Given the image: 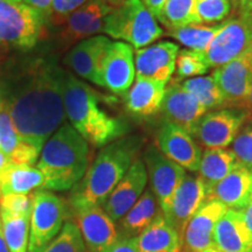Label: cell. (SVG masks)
Wrapping results in <instances>:
<instances>
[{
    "label": "cell",
    "mask_w": 252,
    "mask_h": 252,
    "mask_svg": "<svg viewBox=\"0 0 252 252\" xmlns=\"http://www.w3.org/2000/svg\"><path fill=\"white\" fill-rule=\"evenodd\" d=\"M113 8L106 0H88L63 24L60 33L63 45H72L103 33L105 19Z\"/></svg>",
    "instance_id": "cell-13"
},
{
    "label": "cell",
    "mask_w": 252,
    "mask_h": 252,
    "mask_svg": "<svg viewBox=\"0 0 252 252\" xmlns=\"http://www.w3.org/2000/svg\"><path fill=\"white\" fill-rule=\"evenodd\" d=\"M135 80L133 47L112 41L100 68V87L117 96H125Z\"/></svg>",
    "instance_id": "cell-11"
},
{
    "label": "cell",
    "mask_w": 252,
    "mask_h": 252,
    "mask_svg": "<svg viewBox=\"0 0 252 252\" xmlns=\"http://www.w3.org/2000/svg\"><path fill=\"white\" fill-rule=\"evenodd\" d=\"M89 143L69 123H63L41 150L36 168L42 173V189L70 190L89 168Z\"/></svg>",
    "instance_id": "cell-4"
},
{
    "label": "cell",
    "mask_w": 252,
    "mask_h": 252,
    "mask_svg": "<svg viewBox=\"0 0 252 252\" xmlns=\"http://www.w3.org/2000/svg\"><path fill=\"white\" fill-rule=\"evenodd\" d=\"M45 178L36 167L12 163L0 174V196L7 194H32L42 189Z\"/></svg>",
    "instance_id": "cell-28"
},
{
    "label": "cell",
    "mask_w": 252,
    "mask_h": 252,
    "mask_svg": "<svg viewBox=\"0 0 252 252\" xmlns=\"http://www.w3.org/2000/svg\"><path fill=\"white\" fill-rule=\"evenodd\" d=\"M220 24L202 25L193 24L182 26L175 30L166 31L165 35H168L186 47V49L195 50L198 53H206L210 43L219 32Z\"/></svg>",
    "instance_id": "cell-30"
},
{
    "label": "cell",
    "mask_w": 252,
    "mask_h": 252,
    "mask_svg": "<svg viewBox=\"0 0 252 252\" xmlns=\"http://www.w3.org/2000/svg\"><path fill=\"white\" fill-rule=\"evenodd\" d=\"M157 146L163 156L189 172H197L202 151L191 134L172 123L163 122L157 135Z\"/></svg>",
    "instance_id": "cell-17"
},
{
    "label": "cell",
    "mask_w": 252,
    "mask_h": 252,
    "mask_svg": "<svg viewBox=\"0 0 252 252\" xmlns=\"http://www.w3.org/2000/svg\"><path fill=\"white\" fill-rule=\"evenodd\" d=\"M250 53H251V56H252V50H251V52H250Z\"/></svg>",
    "instance_id": "cell-51"
},
{
    "label": "cell",
    "mask_w": 252,
    "mask_h": 252,
    "mask_svg": "<svg viewBox=\"0 0 252 252\" xmlns=\"http://www.w3.org/2000/svg\"><path fill=\"white\" fill-rule=\"evenodd\" d=\"M32 198L28 252H43L64 225L68 207L62 197L46 189L33 191Z\"/></svg>",
    "instance_id": "cell-8"
},
{
    "label": "cell",
    "mask_w": 252,
    "mask_h": 252,
    "mask_svg": "<svg viewBox=\"0 0 252 252\" xmlns=\"http://www.w3.org/2000/svg\"><path fill=\"white\" fill-rule=\"evenodd\" d=\"M213 249L220 252H252V232L241 210L228 209L217 222Z\"/></svg>",
    "instance_id": "cell-22"
},
{
    "label": "cell",
    "mask_w": 252,
    "mask_h": 252,
    "mask_svg": "<svg viewBox=\"0 0 252 252\" xmlns=\"http://www.w3.org/2000/svg\"><path fill=\"white\" fill-rule=\"evenodd\" d=\"M181 83L186 90L194 94L207 111L223 109L222 94L212 75L189 78Z\"/></svg>",
    "instance_id": "cell-33"
},
{
    "label": "cell",
    "mask_w": 252,
    "mask_h": 252,
    "mask_svg": "<svg viewBox=\"0 0 252 252\" xmlns=\"http://www.w3.org/2000/svg\"><path fill=\"white\" fill-rule=\"evenodd\" d=\"M5 1H11V2H24V0H5Z\"/></svg>",
    "instance_id": "cell-50"
},
{
    "label": "cell",
    "mask_w": 252,
    "mask_h": 252,
    "mask_svg": "<svg viewBox=\"0 0 252 252\" xmlns=\"http://www.w3.org/2000/svg\"><path fill=\"white\" fill-rule=\"evenodd\" d=\"M165 93L166 84L162 82L135 77L124 96L125 106L135 116H153L161 109Z\"/></svg>",
    "instance_id": "cell-24"
},
{
    "label": "cell",
    "mask_w": 252,
    "mask_h": 252,
    "mask_svg": "<svg viewBox=\"0 0 252 252\" xmlns=\"http://www.w3.org/2000/svg\"><path fill=\"white\" fill-rule=\"evenodd\" d=\"M87 1L88 0H52L48 25L62 27L69 15Z\"/></svg>",
    "instance_id": "cell-39"
},
{
    "label": "cell",
    "mask_w": 252,
    "mask_h": 252,
    "mask_svg": "<svg viewBox=\"0 0 252 252\" xmlns=\"http://www.w3.org/2000/svg\"><path fill=\"white\" fill-rule=\"evenodd\" d=\"M106 1H108L112 7H118V6H121L123 2H125L126 0H106Z\"/></svg>",
    "instance_id": "cell-48"
},
{
    "label": "cell",
    "mask_w": 252,
    "mask_h": 252,
    "mask_svg": "<svg viewBox=\"0 0 252 252\" xmlns=\"http://www.w3.org/2000/svg\"><path fill=\"white\" fill-rule=\"evenodd\" d=\"M139 252H184L182 237L159 215L137 237Z\"/></svg>",
    "instance_id": "cell-27"
},
{
    "label": "cell",
    "mask_w": 252,
    "mask_h": 252,
    "mask_svg": "<svg viewBox=\"0 0 252 252\" xmlns=\"http://www.w3.org/2000/svg\"><path fill=\"white\" fill-rule=\"evenodd\" d=\"M251 117L245 110H214L201 117L190 134L198 146L206 150L226 149Z\"/></svg>",
    "instance_id": "cell-9"
},
{
    "label": "cell",
    "mask_w": 252,
    "mask_h": 252,
    "mask_svg": "<svg viewBox=\"0 0 252 252\" xmlns=\"http://www.w3.org/2000/svg\"><path fill=\"white\" fill-rule=\"evenodd\" d=\"M0 252H9L7 244H6L4 232H2V224H1V217H0Z\"/></svg>",
    "instance_id": "cell-46"
},
{
    "label": "cell",
    "mask_w": 252,
    "mask_h": 252,
    "mask_svg": "<svg viewBox=\"0 0 252 252\" xmlns=\"http://www.w3.org/2000/svg\"><path fill=\"white\" fill-rule=\"evenodd\" d=\"M207 198L208 191L202 180L198 176L186 174L176 189L168 209L163 213L167 223L182 237L188 222Z\"/></svg>",
    "instance_id": "cell-14"
},
{
    "label": "cell",
    "mask_w": 252,
    "mask_h": 252,
    "mask_svg": "<svg viewBox=\"0 0 252 252\" xmlns=\"http://www.w3.org/2000/svg\"><path fill=\"white\" fill-rule=\"evenodd\" d=\"M0 150L14 163L33 166L39 160L40 151L28 143L15 130L11 117L0 104Z\"/></svg>",
    "instance_id": "cell-25"
},
{
    "label": "cell",
    "mask_w": 252,
    "mask_h": 252,
    "mask_svg": "<svg viewBox=\"0 0 252 252\" xmlns=\"http://www.w3.org/2000/svg\"><path fill=\"white\" fill-rule=\"evenodd\" d=\"M231 151L238 165L252 169V125L242 127L232 141Z\"/></svg>",
    "instance_id": "cell-37"
},
{
    "label": "cell",
    "mask_w": 252,
    "mask_h": 252,
    "mask_svg": "<svg viewBox=\"0 0 252 252\" xmlns=\"http://www.w3.org/2000/svg\"><path fill=\"white\" fill-rule=\"evenodd\" d=\"M243 110H245V111H248L252 116V77H251L250 87H249V93H248L247 99H245Z\"/></svg>",
    "instance_id": "cell-45"
},
{
    "label": "cell",
    "mask_w": 252,
    "mask_h": 252,
    "mask_svg": "<svg viewBox=\"0 0 252 252\" xmlns=\"http://www.w3.org/2000/svg\"><path fill=\"white\" fill-rule=\"evenodd\" d=\"M0 45H1V42H0Z\"/></svg>",
    "instance_id": "cell-52"
},
{
    "label": "cell",
    "mask_w": 252,
    "mask_h": 252,
    "mask_svg": "<svg viewBox=\"0 0 252 252\" xmlns=\"http://www.w3.org/2000/svg\"><path fill=\"white\" fill-rule=\"evenodd\" d=\"M252 195V169L236 165L232 171L208 193V198H215L228 209L243 210Z\"/></svg>",
    "instance_id": "cell-23"
},
{
    "label": "cell",
    "mask_w": 252,
    "mask_h": 252,
    "mask_svg": "<svg viewBox=\"0 0 252 252\" xmlns=\"http://www.w3.org/2000/svg\"><path fill=\"white\" fill-rule=\"evenodd\" d=\"M102 100V94L68 72L63 94L65 117L88 143L96 147H104L128 132L122 119L103 109Z\"/></svg>",
    "instance_id": "cell-3"
},
{
    "label": "cell",
    "mask_w": 252,
    "mask_h": 252,
    "mask_svg": "<svg viewBox=\"0 0 252 252\" xmlns=\"http://www.w3.org/2000/svg\"><path fill=\"white\" fill-rule=\"evenodd\" d=\"M162 210L152 190L146 189L133 207L122 217L118 234L123 237H138Z\"/></svg>",
    "instance_id": "cell-26"
},
{
    "label": "cell",
    "mask_w": 252,
    "mask_h": 252,
    "mask_svg": "<svg viewBox=\"0 0 252 252\" xmlns=\"http://www.w3.org/2000/svg\"><path fill=\"white\" fill-rule=\"evenodd\" d=\"M0 217L9 252H28L31 216H14L0 212Z\"/></svg>",
    "instance_id": "cell-32"
},
{
    "label": "cell",
    "mask_w": 252,
    "mask_h": 252,
    "mask_svg": "<svg viewBox=\"0 0 252 252\" xmlns=\"http://www.w3.org/2000/svg\"><path fill=\"white\" fill-rule=\"evenodd\" d=\"M228 210L215 198H207L194 214L182 235L184 252H203L213 249V235L217 222Z\"/></svg>",
    "instance_id": "cell-20"
},
{
    "label": "cell",
    "mask_w": 252,
    "mask_h": 252,
    "mask_svg": "<svg viewBox=\"0 0 252 252\" xmlns=\"http://www.w3.org/2000/svg\"><path fill=\"white\" fill-rule=\"evenodd\" d=\"M180 48L171 41H160L135 49V77L147 78L167 84L175 72L176 56Z\"/></svg>",
    "instance_id": "cell-16"
},
{
    "label": "cell",
    "mask_w": 252,
    "mask_h": 252,
    "mask_svg": "<svg viewBox=\"0 0 252 252\" xmlns=\"http://www.w3.org/2000/svg\"><path fill=\"white\" fill-rule=\"evenodd\" d=\"M12 163H13V161L0 150V174H1L9 165H12Z\"/></svg>",
    "instance_id": "cell-44"
},
{
    "label": "cell",
    "mask_w": 252,
    "mask_h": 252,
    "mask_svg": "<svg viewBox=\"0 0 252 252\" xmlns=\"http://www.w3.org/2000/svg\"><path fill=\"white\" fill-rule=\"evenodd\" d=\"M157 20L166 31L200 24L195 12V0H167Z\"/></svg>",
    "instance_id": "cell-31"
},
{
    "label": "cell",
    "mask_w": 252,
    "mask_h": 252,
    "mask_svg": "<svg viewBox=\"0 0 252 252\" xmlns=\"http://www.w3.org/2000/svg\"><path fill=\"white\" fill-rule=\"evenodd\" d=\"M237 4V0H235ZM234 0H195V12L198 23L216 25L231 13Z\"/></svg>",
    "instance_id": "cell-36"
},
{
    "label": "cell",
    "mask_w": 252,
    "mask_h": 252,
    "mask_svg": "<svg viewBox=\"0 0 252 252\" xmlns=\"http://www.w3.org/2000/svg\"><path fill=\"white\" fill-rule=\"evenodd\" d=\"M160 111L163 121L172 123L191 133L194 126L208 112L204 106L182 87L181 81L173 77L166 88Z\"/></svg>",
    "instance_id": "cell-15"
},
{
    "label": "cell",
    "mask_w": 252,
    "mask_h": 252,
    "mask_svg": "<svg viewBox=\"0 0 252 252\" xmlns=\"http://www.w3.org/2000/svg\"><path fill=\"white\" fill-rule=\"evenodd\" d=\"M252 50V9L238 7L223 23L204 53L210 68H219Z\"/></svg>",
    "instance_id": "cell-7"
},
{
    "label": "cell",
    "mask_w": 252,
    "mask_h": 252,
    "mask_svg": "<svg viewBox=\"0 0 252 252\" xmlns=\"http://www.w3.org/2000/svg\"><path fill=\"white\" fill-rule=\"evenodd\" d=\"M203 252H220V251H219V250H216V249H208V250H206V251H203Z\"/></svg>",
    "instance_id": "cell-49"
},
{
    "label": "cell",
    "mask_w": 252,
    "mask_h": 252,
    "mask_svg": "<svg viewBox=\"0 0 252 252\" xmlns=\"http://www.w3.org/2000/svg\"><path fill=\"white\" fill-rule=\"evenodd\" d=\"M212 76L222 94L223 109L243 110L252 77L251 53L216 68Z\"/></svg>",
    "instance_id": "cell-12"
},
{
    "label": "cell",
    "mask_w": 252,
    "mask_h": 252,
    "mask_svg": "<svg viewBox=\"0 0 252 252\" xmlns=\"http://www.w3.org/2000/svg\"><path fill=\"white\" fill-rule=\"evenodd\" d=\"M139 135H125L102 147L82 180L70 189L71 209L105 203L143 149Z\"/></svg>",
    "instance_id": "cell-2"
},
{
    "label": "cell",
    "mask_w": 252,
    "mask_h": 252,
    "mask_svg": "<svg viewBox=\"0 0 252 252\" xmlns=\"http://www.w3.org/2000/svg\"><path fill=\"white\" fill-rule=\"evenodd\" d=\"M236 6L243 8H251L252 9V0H237Z\"/></svg>",
    "instance_id": "cell-47"
},
{
    "label": "cell",
    "mask_w": 252,
    "mask_h": 252,
    "mask_svg": "<svg viewBox=\"0 0 252 252\" xmlns=\"http://www.w3.org/2000/svg\"><path fill=\"white\" fill-rule=\"evenodd\" d=\"M102 252H139L138 251L137 237H123L119 236L115 243Z\"/></svg>",
    "instance_id": "cell-40"
},
{
    "label": "cell",
    "mask_w": 252,
    "mask_h": 252,
    "mask_svg": "<svg viewBox=\"0 0 252 252\" xmlns=\"http://www.w3.org/2000/svg\"><path fill=\"white\" fill-rule=\"evenodd\" d=\"M235 165L236 158L231 150H206L201 157L197 176L202 180L209 193L212 188L232 171Z\"/></svg>",
    "instance_id": "cell-29"
},
{
    "label": "cell",
    "mask_w": 252,
    "mask_h": 252,
    "mask_svg": "<svg viewBox=\"0 0 252 252\" xmlns=\"http://www.w3.org/2000/svg\"><path fill=\"white\" fill-rule=\"evenodd\" d=\"M147 181L146 166L143 159L137 158L103 204L102 208L106 215L113 222L121 220L143 195Z\"/></svg>",
    "instance_id": "cell-18"
},
{
    "label": "cell",
    "mask_w": 252,
    "mask_h": 252,
    "mask_svg": "<svg viewBox=\"0 0 252 252\" xmlns=\"http://www.w3.org/2000/svg\"><path fill=\"white\" fill-rule=\"evenodd\" d=\"M67 74L54 56H18L0 64V104L15 130L40 152L64 123Z\"/></svg>",
    "instance_id": "cell-1"
},
{
    "label": "cell",
    "mask_w": 252,
    "mask_h": 252,
    "mask_svg": "<svg viewBox=\"0 0 252 252\" xmlns=\"http://www.w3.org/2000/svg\"><path fill=\"white\" fill-rule=\"evenodd\" d=\"M103 34L140 49L165 35V31L141 0H126L106 17Z\"/></svg>",
    "instance_id": "cell-5"
},
{
    "label": "cell",
    "mask_w": 252,
    "mask_h": 252,
    "mask_svg": "<svg viewBox=\"0 0 252 252\" xmlns=\"http://www.w3.org/2000/svg\"><path fill=\"white\" fill-rule=\"evenodd\" d=\"M241 212L243 214V217L245 220V223H247L248 228L250 229V231L252 232V195L250 200H249L247 207H245L243 210H241Z\"/></svg>",
    "instance_id": "cell-43"
},
{
    "label": "cell",
    "mask_w": 252,
    "mask_h": 252,
    "mask_svg": "<svg viewBox=\"0 0 252 252\" xmlns=\"http://www.w3.org/2000/svg\"><path fill=\"white\" fill-rule=\"evenodd\" d=\"M111 42L105 35H94L80 41L67 53L63 63L82 80L100 87V68Z\"/></svg>",
    "instance_id": "cell-19"
},
{
    "label": "cell",
    "mask_w": 252,
    "mask_h": 252,
    "mask_svg": "<svg viewBox=\"0 0 252 252\" xmlns=\"http://www.w3.org/2000/svg\"><path fill=\"white\" fill-rule=\"evenodd\" d=\"M25 4L30 5L31 7L36 9L39 13L45 19L46 24L48 25L49 17H50V4L52 0H24Z\"/></svg>",
    "instance_id": "cell-41"
},
{
    "label": "cell",
    "mask_w": 252,
    "mask_h": 252,
    "mask_svg": "<svg viewBox=\"0 0 252 252\" xmlns=\"http://www.w3.org/2000/svg\"><path fill=\"white\" fill-rule=\"evenodd\" d=\"M143 161L146 166L151 190L165 213L186 176V169L163 156L156 144L147 145L143 152Z\"/></svg>",
    "instance_id": "cell-10"
},
{
    "label": "cell",
    "mask_w": 252,
    "mask_h": 252,
    "mask_svg": "<svg viewBox=\"0 0 252 252\" xmlns=\"http://www.w3.org/2000/svg\"><path fill=\"white\" fill-rule=\"evenodd\" d=\"M86 243L76 222L67 220L60 234L48 244L43 252H86Z\"/></svg>",
    "instance_id": "cell-35"
},
{
    "label": "cell",
    "mask_w": 252,
    "mask_h": 252,
    "mask_svg": "<svg viewBox=\"0 0 252 252\" xmlns=\"http://www.w3.org/2000/svg\"><path fill=\"white\" fill-rule=\"evenodd\" d=\"M88 252H102L119 237L115 222L100 206L72 210Z\"/></svg>",
    "instance_id": "cell-21"
},
{
    "label": "cell",
    "mask_w": 252,
    "mask_h": 252,
    "mask_svg": "<svg viewBox=\"0 0 252 252\" xmlns=\"http://www.w3.org/2000/svg\"><path fill=\"white\" fill-rule=\"evenodd\" d=\"M39 12L25 2L0 0V42L8 48L31 50L36 46L46 26Z\"/></svg>",
    "instance_id": "cell-6"
},
{
    "label": "cell",
    "mask_w": 252,
    "mask_h": 252,
    "mask_svg": "<svg viewBox=\"0 0 252 252\" xmlns=\"http://www.w3.org/2000/svg\"><path fill=\"white\" fill-rule=\"evenodd\" d=\"M33 208L32 194H7L0 196V212L14 216H31Z\"/></svg>",
    "instance_id": "cell-38"
},
{
    "label": "cell",
    "mask_w": 252,
    "mask_h": 252,
    "mask_svg": "<svg viewBox=\"0 0 252 252\" xmlns=\"http://www.w3.org/2000/svg\"><path fill=\"white\" fill-rule=\"evenodd\" d=\"M141 1H143V4L146 6V8L149 9L151 13L158 18V15L160 14L167 0H141Z\"/></svg>",
    "instance_id": "cell-42"
},
{
    "label": "cell",
    "mask_w": 252,
    "mask_h": 252,
    "mask_svg": "<svg viewBox=\"0 0 252 252\" xmlns=\"http://www.w3.org/2000/svg\"><path fill=\"white\" fill-rule=\"evenodd\" d=\"M209 69L210 67L203 53L190 49H181L179 50L178 56H176V76L174 78L178 81H182L189 77L194 78L202 76Z\"/></svg>",
    "instance_id": "cell-34"
}]
</instances>
